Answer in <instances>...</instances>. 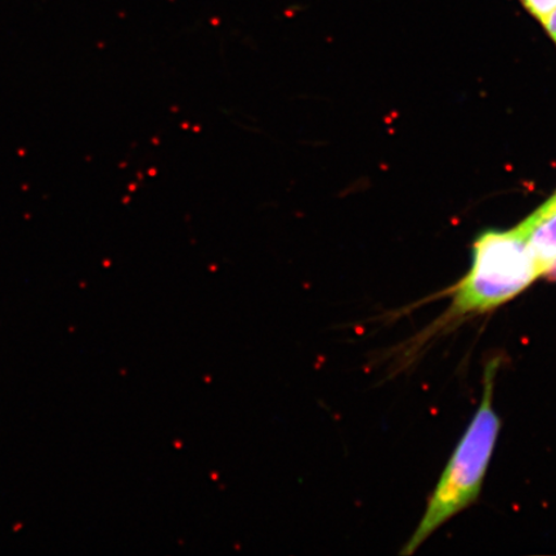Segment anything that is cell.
I'll list each match as a JSON object with an SVG mask.
<instances>
[{"instance_id": "6da1fadb", "label": "cell", "mask_w": 556, "mask_h": 556, "mask_svg": "<svg viewBox=\"0 0 556 556\" xmlns=\"http://www.w3.org/2000/svg\"><path fill=\"white\" fill-rule=\"evenodd\" d=\"M498 365V359L486 365L481 405L443 470L427 510L402 555L414 554L438 528L479 497L500 433V419L493 409Z\"/></svg>"}, {"instance_id": "7a4b0ae2", "label": "cell", "mask_w": 556, "mask_h": 556, "mask_svg": "<svg viewBox=\"0 0 556 556\" xmlns=\"http://www.w3.org/2000/svg\"><path fill=\"white\" fill-rule=\"evenodd\" d=\"M539 277L531 249L517 228L485 232L475 243L472 266L454 290L447 317L456 321L495 309Z\"/></svg>"}, {"instance_id": "3957f363", "label": "cell", "mask_w": 556, "mask_h": 556, "mask_svg": "<svg viewBox=\"0 0 556 556\" xmlns=\"http://www.w3.org/2000/svg\"><path fill=\"white\" fill-rule=\"evenodd\" d=\"M523 236L540 275L545 276L556 261V213L534 224Z\"/></svg>"}, {"instance_id": "277c9868", "label": "cell", "mask_w": 556, "mask_h": 556, "mask_svg": "<svg viewBox=\"0 0 556 556\" xmlns=\"http://www.w3.org/2000/svg\"><path fill=\"white\" fill-rule=\"evenodd\" d=\"M523 9L542 25L556 9V0H519Z\"/></svg>"}, {"instance_id": "5b68a950", "label": "cell", "mask_w": 556, "mask_h": 556, "mask_svg": "<svg viewBox=\"0 0 556 556\" xmlns=\"http://www.w3.org/2000/svg\"><path fill=\"white\" fill-rule=\"evenodd\" d=\"M553 213H556V192L545 204H542L536 212L532 213L525 222H521L517 229L521 235H525L534 224H538V222L548 217V215Z\"/></svg>"}, {"instance_id": "8992f818", "label": "cell", "mask_w": 556, "mask_h": 556, "mask_svg": "<svg viewBox=\"0 0 556 556\" xmlns=\"http://www.w3.org/2000/svg\"><path fill=\"white\" fill-rule=\"evenodd\" d=\"M542 26L545 27L548 37L552 38L554 45L556 46V9L551 13V15H548V17L545 20V23L542 24Z\"/></svg>"}, {"instance_id": "52a82bcc", "label": "cell", "mask_w": 556, "mask_h": 556, "mask_svg": "<svg viewBox=\"0 0 556 556\" xmlns=\"http://www.w3.org/2000/svg\"><path fill=\"white\" fill-rule=\"evenodd\" d=\"M545 276L548 278V280L556 281V261L554 262L553 266L548 268Z\"/></svg>"}]
</instances>
